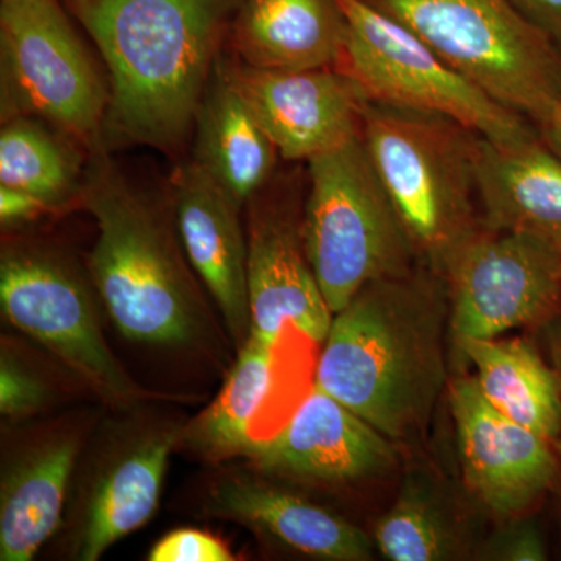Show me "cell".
Segmentation results:
<instances>
[{"label":"cell","instance_id":"1","mask_svg":"<svg viewBox=\"0 0 561 561\" xmlns=\"http://www.w3.org/2000/svg\"><path fill=\"white\" fill-rule=\"evenodd\" d=\"M101 51L110 102L103 146L176 158L227 46L238 0H61Z\"/></svg>","mask_w":561,"mask_h":561},{"label":"cell","instance_id":"2","mask_svg":"<svg viewBox=\"0 0 561 561\" xmlns=\"http://www.w3.org/2000/svg\"><path fill=\"white\" fill-rule=\"evenodd\" d=\"M446 321L448 290L431 267L373 280L334 313L316 383L391 442L415 437L448 389Z\"/></svg>","mask_w":561,"mask_h":561},{"label":"cell","instance_id":"3","mask_svg":"<svg viewBox=\"0 0 561 561\" xmlns=\"http://www.w3.org/2000/svg\"><path fill=\"white\" fill-rule=\"evenodd\" d=\"M80 206L98 224L90 273L117 330L151 345L194 342L203 309L186 262L157 206L103 146L88 154Z\"/></svg>","mask_w":561,"mask_h":561},{"label":"cell","instance_id":"4","mask_svg":"<svg viewBox=\"0 0 561 561\" xmlns=\"http://www.w3.org/2000/svg\"><path fill=\"white\" fill-rule=\"evenodd\" d=\"M481 135L440 116L371 102L362 142L427 267L440 273L483 227L476 181Z\"/></svg>","mask_w":561,"mask_h":561},{"label":"cell","instance_id":"5","mask_svg":"<svg viewBox=\"0 0 561 561\" xmlns=\"http://www.w3.org/2000/svg\"><path fill=\"white\" fill-rule=\"evenodd\" d=\"M302 243L332 313L365 286L412 271L415 247L360 138L308 162Z\"/></svg>","mask_w":561,"mask_h":561},{"label":"cell","instance_id":"6","mask_svg":"<svg viewBox=\"0 0 561 561\" xmlns=\"http://www.w3.org/2000/svg\"><path fill=\"white\" fill-rule=\"evenodd\" d=\"M490 98L541 127L561 99V54L508 0H364Z\"/></svg>","mask_w":561,"mask_h":561},{"label":"cell","instance_id":"7","mask_svg":"<svg viewBox=\"0 0 561 561\" xmlns=\"http://www.w3.org/2000/svg\"><path fill=\"white\" fill-rule=\"evenodd\" d=\"M70 18L61 0H0V110L2 121L46 122L90 154L103 146L110 84Z\"/></svg>","mask_w":561,"mask_h":561},{"label":"cell","instance_id":"8","mask_svg":"<svg viewBox=\"0 0 561 561\" xmlns=\"http://www.w3.org/2000/svg\"><path fill=\"white\" fill-rule=\"evenodd\" d=\"M348 35L337 69L371 102L440 114L494 142H518L538 128L490 98L419 36L364 0H341Z\"/></svg>","mask_w":561,"mask_h":561},{"label":"cell","instance_id":"9","mask_svg":"<svg viewBox=\"0 0 561 561\" xmlns=\"http://www.w3.org/2000/svg\"><path fill=\"white\" fill-rule=\"evenodd\" d=\"M457 343L545 328L561 313V250L485 225L443 265Z\"/></svg>","mask_w":561,"mask_h":561},{"label":"cell","instance_id":"10","mask_svg":"<svg viewBox=\"0 0 561 561\" xmlns=\"http://www.w3.org/2000/svg\"><path fill=\"white\" fill-rule=\"evenodd\" d=\"M0 306L11 324L46 346L106 400L138 397L103 339L90 291L57 254L7 250L0 262Z\"/></svg>","mask_w":561,"mask_h":561},{"label":"cell","instance_id":"11","mask_svg":"<svg viewBox=\"0 0 561 561\" xmlns=\"http://www.w3.org/2000/svg\"><path fill=\"white\" fill-rule=\"evenodd\" d=\"M301 181L278 172L247 203L250 334L272 345L287 324L323 343L334 319L302 243Z\"/></svg>","mask_w":561,"mask_h":561},{"label":"cell","instance_id":"12","mask_svg":"<svg viewBox=\"0 0 561 561\" xmlns=\"http://www.w3.org/2000/svg\"><path fill=\"white\" fill-rule=\"evenodd\" d=\"M463 482L485 511L523 518L561 483L556 443L496 411L482 397L474 376L448 382Z\"/></svg>","mask_w":561,"mask_h":561},{"label":"cell","instance_id":"13","mask_svg":"<svg viewBox=\"0 0 561 561\" xmlns=\"http://www.w3.org/2000/svg\"><path fill=\"white\" fill-rule=\"evenodd\" d=\"M225 65L280 160L306 162L360 138L371 101L339 69L265 70L224 50Z\"/></svg>","mask_w":561,"mask_h":561},{"label":"cell","instance_id":"14","mask_svg":"<svg viewBox=\"0 0 561 561\" xmlns=\"http://www.w3.org/2000/svg\"><path fill=\"white\" fill-rule=\"evenodd\" d=\"M389 437L316 382L267 440L247 456L265 471L321 483L365 481L393 467Z\"/></svg>","mask_w":561,"mask_h":561},{"label":"cell","instance_id":"15","mask_svg":"<svg viewBox=\"0 0 561 561\" xmlns=\"http://www.w3.org/2000/svg\"><path fill=\"white\" fill-rule=\"evenodd\" d=\"M169 195L184 254L219 306L232 337L245 343L251 317L242 206L192 158L172 169Z\"/></svg>","mask_w":561,"mask_h":561},{"label":"cell","instance_id":"16","mask_svg":"<svg viewBox=\"0 0 561 561\" xmlns=\"http://www.w3.org/2000/svg\"><path fill=\"white\" fill-rule=\"evenodd\" d=\"M346 35L341 0H238L225 51L254 69H337Z\"/></svg>","mask_w":561,"mask_h":561},{"label":"cell","instance_id":"17","mask_svg":"<svg viewBox=\"0 0 561 561\" xmlns=\"http://www.w3.org/2000/svg\"><path fill=\"white\" fill-rule=\"evenodd\" d=\"M476 181L486 228L534 236L561 250V157L540 131L518 142L481 136Z\"/></svg>","mask_w":561,"mask_h":561},{"label":"cell","instance_id":"18","mask_svg":"<svg viewBox=\"0 0 561 561\" xmlns=\"http://www.w3.org/2000/svg\"><path fill=\"white\" fill-rule=\"evenodd\" d=\"M192 138V160L242 208L278 173L279 151L236 88L224 54L198 106Z\"/></svg>","mask_w":561,"mask_h":561},{"label":"cell","instance_id":"19","mask_svg":"<svg viewBox=\"0 0 561 561\" xmlns=\"http://www.w3.org/2000/svg\"><path fill=\"white\" fill-rule=\"evenodd\" d=\"M209 508L316 559L367 561L376 551L373 537L342 516L250 479L221 482L210 494Z\"/></svg>","mask_w":561,"mask_h":561},{"label":"cell","instance_id":"20","mask_svg":"<svg viewBox=\"0 0 561 561\" xmlns=\"http://www.w3.org/2000/svg\"><path fill=\"white\" fill-rule=\"evenodd\" d=\"M482 397L505 416L552 443L561 435V397L551 362L524 339L460 343ZM559 448V446H557Z\"/></svg>","mask_w":561,"mask_h":561},{"label":"cell","instance_id":"21","mask_svg":"<svg viewBox=\"0 0 561 561\" xmlns=\"http://www.w3.org/2000/svg\"><path fill=\"white\" fill-rule=\"evenodd\" d=\"M175 442L176 434L150 438L105 472L88 502L77 559H101L111 546L150 522Z\"/></svg>","mask_w":561,"mask_h":561},{"label":"cell","instance_id":"22","mask_svg":"<svg viewBox=\"0 0 561 561\" xmlns=\"http://www.w3.org/2000/svg\"><path fill=\"white\" fill-rule=\"evenodd\" d=\"M77 443L65 440L21 461L2 482L0 560L31 561L61 522Z\"/></svg>","mask_w":561,"mask_h":561},{"label":"cell","instance_id":"23","mask_svg":"<svg viewBox=\"0 0 561 561\" xmlns=\"http://www.w3.org/2000/svg\"><path fill=\"white\" fill-rule=\"evenodd\" d=\"M88 153L35 117L2 121L0 184L31 192L58 209L79 203Z\"/></svg>","mask_w":561,"mask_h":561},{"label":"cell","instance_id":"24","mask_svg":"<svg viewBox=\"0 0 561 561\" xmlns=\"http://www.w3.org/2000/svg\"><path fill=\"white\" fill-rule=\"evenodd\" d=\"M273 346L249 335L220 393L187 427L192 448L216 460L249 454L251 424L271 389Z\"/></svg>","mask_w":561,"mask_h":561},{"label":"cell","instance_id":"25","mask_svg":"<svg viewBox=\"0 0 561 561\" xmlns=\"http://www.w3.org/2000/svg\"><path fill=\"white\" fill-rule=\"evenodd\" d=\"M373 541L391 561L454 560L461 548L448 513L423 481L405 482L393 507L376 524Z\"/></svg>","mask_w":561,"mask_h":561},{"label":"cell","instance_id":"26","mask_svg":"<svg viewBox=\"0 0 561 561\" xmlns=\"http://www.w3.org/2000/svg\"><path fill=\"white\" fill-rule=\"evenodd\" d=\"M46 387L11 357L0 362V411L9 419H22L43 408Z\"/></svg>","mask_w":561,"mask_h":561},{"label":"cell","instance_id":"27","mask_svg":"<svg viewBox=\"0 0 561 561\" xmlns=\"http://www.w3.org/2000/svg\"><path fill=\"white\" fill-rule=\"evenodd\" d=\"M150 561H232L227 545L208 531L179 529L165 535L151 549Z\"/></svg>","mask_w":561,"mask_h":561},{"label":"cell","instance_id":"28","mask_svg":"<svg viewBox=\"0 0 561 561\" xmlns=\"http://www.w3.org/2000/svg\"><path fill=\"white\" fill-rule=\"evenodd\" d=\"M483 559L500 561L549 560V546L537 523L522 519L491 538L482 551Z\"/></svg>","mask_w":561,"mask_h":561},{"label":"cell","instance_id":"29","mask_svg":"<svg viewBox=\"0 0 561 561\" xmlns=\"http://www.w3.org/2000/svg\"><path fill=\"white\" fill-rule=\"evenodd\" d=\"M57 210V206L38 195L0 184V220L7 227L33 221Z\"/></svg>","mask_w":561,"mask_h":561},{"label":"cell","instance_id":"30","mask_svg":"<svg viewBox=\"0 0 561 561\" xmlns=\"http://www.w3.org/2000/svg\"><path fill=\"white\" fill-rule=\"evenodd\" d=\"M561 54V0H508Z\"/></svg>","mask_w":561,"mask_h":561},{"label":"cell","instance_id":"31","mask_svg":"<svg viewBox=\"0 0 561 561\" xmlns=\"http://www.w3.org/2000/svg\"><path fill=\"white\" fill-rule=\"evenodd\" d=\"M542 334H545L546 354H548V359L551 362L553 371H556L561 397V313L551 323L542 328ZM557 446L561 451V435Z\"/></svg>","mask_w":561,"mask_h":561},{"label":"cell","instance_id":"32","mask_svg":"<svg viewBox=\"0 0 561 561\" xmlns=\"http://www.w3.org/2000/svg\"><path fill=\"white\" fill-rule=\"evenodd\" d=\"M538 131H540L542 140L548 144L549 147L556 153H559L561 157V119L560 117H553V119L546 122L545 125L538 127Z\"/></svg>","mask_w":561,"mask_h":561},{"label":"cell","instance_id":"33","mask_svg":"<svg viewBox=\"0 0 561 561\" xmlns=\"http://www.w3.org/2000/svg\"><path fill=\"white\" fill-rule=\"evenodd\" d=\"M556 117H560V119H561V99H560L559 111H557V116Z\"/></svg>","mask_w":561,"mask_h":561},{"label":"cell","instance_id":"34","mask_svg":"<svg viewBox=\"0 0 561 561\" xmlns=\"http://www.w3.org/2000/svg\"><path fill=\"white\" fill-rule=\"evenodd\" d=\"M559 490H561V483H560Z\"/></svg>","mask_w":561,"mask_h":561}]
</instances>
